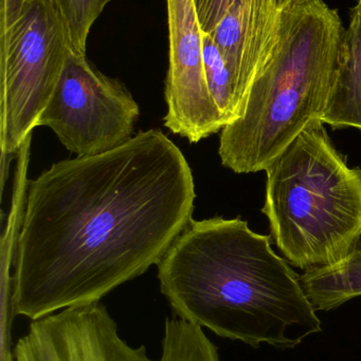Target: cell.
<instances>
[{
    "instance_id": "cell-4",
    "label": "cell",
    "mask_w": 361,
    "mask_h": 361,
    "mask_svg": "<svg viewBox=\"0 0 361 361\" xmlns=\"http://www.w3.org/2000/svg\"><path fill=\"white\" fill-rule=\"evenodd\" d=\"M265 171L262 212L290 265L303 271L328 267L360 245L361 169L349 166L321 120Z\"/></svg>"
},
{
    "instance_id": "cell-9",
    "label": "cell",
    "mask_w": 361,
    "mask_h": 361,
    "mask_svg": "<svg viewBox=\"0 0 361 361\" xmlns=\"http://www.w3.org/2000/svg\"><path fill=\"white\" fill-rule=\"evenodd\" d=\"M281 14L279 0H235L210 33L232 76L243 111L254 80L277 47Z\"/></svg>"
},
{
    "instance_id": "cell-16",
    "label": "cell",
    "mask_w": 361,
    "mask_h": 361,
    "mask_svg": "<svg viewBox=\"0 0 361 361\" xmlns=\"http://www.w3.org/2000/svg\"><path fill=\"white\" fill-rule=\"evenodd\" d=\"M30 0H1L0 2V32L8 29Z\"/></svg>"
},
{
    "instance_id": "cell-8",
    "label": "cell",
    "mask_w": 361,
    "mask_h": 361,
    "mask_svg": "<svg viewBox=\"0 0 361 361\" xmlns=\"http://www.w3.org/2000/svg\"><path fill=\"white\" fill-rule=\"evenodd\" d=\"M14 361H156L146 345L133 348L100 302L71 307L32 320L13 348Z\"/></svg>"
},
{
    "instance_id": "cell-10",
    "label": "cell",
    "mask_w": 361,
    "mask_h": 361,
    "mask_svg": "<svg viewBox=\"0 0 361 361\" xmlns=\"http://www.w3.org/2000/svg\"><path fill=\"white\" fill-rule=\"evenodd\" d=\"M321 121L334 129L361 131V0L345 27L338 75Z\"/></svg>"
},
{
    "instance_id": "cell-13",
    "label": "cell",
    "mask_w": 361,
    "mask_h": 361,
    "mask_svg": "<svg viewBox=\"0 0 361 361\" xmlns=\"http://www.w3.org/2000/svg\"><path fill=\"white\" fill-rule=\"evenodd\" d=\"M203 56L206 80L224 127L239 120L243 108L224 56L211 35L203 32Z\"/></svg>"
},
{
    "instance_id": "cell-5",
    "label": "cell",
    "mask_w": 361,
    "mask_h": 361,
    "mask_svg": "<svg viewBox=\"0 0 361 361\" xmlns=\"http://www.w3.org/2000/svg\"><path fill=\"white\" fill-rule=\"evenodd\" d=\"M71 51L65 23L51 0H30L0 32L2 158L19 152L31 137Z\"/></svg>"
},
{
    "instance_id": "cell-17",
    "label": "cell",
    "mask_w": 361,
    "mask_h": 361,
    "mask_svg": "<svg viewBox=\"0 0 361 361\" xmlns=\"http://www.w3.org/2000/svg\"><path fill=\"white\" fill-rule=\"evenodd\" d=\"M307 1V0H279L280 4L283 6V4H290V2H302Z\"/></svg>"
},
{
    "instance_id": "cell-2",
    "label": "cell",
    "mask_w": 361,
    "mask_h": 361,
    "mask_svg": "<svg viewBox=\"0 0 361 361\" xmlns=\"http://www.w3.org/2000/svg\"><path fill=\"white\" fill-rule=\"evenodd\" d=\"M271 239L241 218L191 219L157 265L174 314L254 349H294L321 332L301 276Z\"/></svg>"
},
{
    "instance_id": "cell-12",
    "label": "cell",
    "mask_w": 361,
    "mask_h": 361,
    "mask_svg": "<svg viewBox=\"0 0 361 361\" xmlns=\"http://www.w3.org/2000/svg\"><path fill=\"white\" fill-rule=\"evenodd\" d=\"M159 361H220L218 348L201 326L174 314L165 324Z\"/></svg>"
},
{
    "instance_id": "cell-11",
    "label": "cell",
    "mask_w": 361,
    "mask_h": 361,
    "mask_svg": "<svg viewBox=\"0 0 361 361\" xmlns=\"http://www.w3.org/2000/svg\"><path fill=\"white\" fill-rule=\"evenodd\" d=\"M300 280L317 312L333 311L361 296V244L335 264L307 269Z\"/></svg>"
},
{
    "instance_id": "cell-1",
    "label": "cell",
    "mask_w": 361,
    "mask_h": 361,
    "mask_svg": "<svg viewBox=\"0 0 361 361\" xmlns=\"http://www.w3.org/2000/svg\"><path fill=\"white\" fill-rule=\"evenodd\" d=\"M182 150L158 129L55 163L28 187L13 275L16 315L37 320L103 297L158 265L192 219Z\"/></svg>"
},
{
    "instance_id": "cell-15",
    "label": "cell",
    "mask_w": 361,
    "mask_h": 361,
    "mask_svg": "<svg viewBox=\"0 0 361 361\" xmlns=\"http://www.w3.org/2000/svg\"><path fill=\"white\" fill-rule=\"evenodd\" d=\"M235 0H193L201 30L210 34L224 18Z\"/></svg>"
},
{
    "instance_id": "cell-14",
    "label": "cell",
    "mask_w": 361,
    "mask_h": 361,
    "mask_svg": "<svg viewBox=\"0 0 361 361\" xmlns=\"http://www.w3.org/2000/svg\"><path fill=\"white\" fill-rule=\"evenodd\" d=\"M59 11L72 50L78 54H86L87 38L91 27L105 6L112 0H51Z\"/></svg>"
},
{
    "instance_id": "cell-7",
    "label": "cell",
    "mask_w": 361,
    "mask_h": 361,
    "mask_svg": "<svg viewBox=\"0 0 361 361\" xmlns=\"http://www.w3.org/2000/svg\"><path fill=\"white\" fill-rule=\"evenodd\" d=\"M169 69L165 127L190 143L224 128L210 94L203 56V32L193 0H167Z\"/></svg>"
},
{
    "instance_id": "cell-3",
    "label": "cell",
    "mask_w": 361,
    "mask_h": 361,
    "mask_svg": "<svg viewBox=\"0 0 361 361\" xmlns=\"http://www.w3.org/2000/svg\"><path fill=\"white\" fill-rule=\"evenodd\" d=\"M282 6L277 47L248 92L243 114L220 133L223 166L265 171L315 120H321L341 67L345 27L324 0Z\"/></svg>"
},
{
    "instance_id": "cell-6",
    "label": "cell",
    "mask_w": 361,
    "mask_h": 361,
    "mask_svg": "<svg viewBox=\"0 0 361 361\" xmlns=\"http://www.w3.org/2000/svg\"><path fill=\"white\" fill-rule=\"evenodd\" d=\"M139 106L126 87L71 51L38 126L78 158L110 152L133 137Z\"/></svg>"
}]
</instances>
